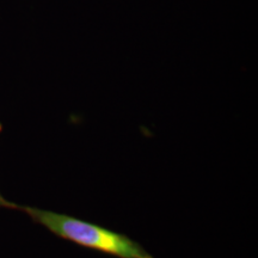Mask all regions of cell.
<instances>
[{"label": "cell", "instance_id": "1", "mask_svg": "<svg viewBox=\"0 0 258 258\" xmlns=\"http://www.w3.org/2000/svg\"><path fill=\"white\" fill-rule=\"evenodd\" d=\"M15 209L24 212L32 220L46 227L61 239L79 246L117 258H154L148 251L123 233L108 230L92 222L35 207L16 205Z\"/></svg>", "mask_w": 258, "mask_h": 258}, {"label": "cell", "instance_id": "2", "mask_svg": "<svg viewBox=\"0 0 258 258\" xmlns=\"http://www.w3.org/2000/svg\"><path fill=\"white\" fill-rule=\"evenodd\" d=\"M0 133H2V124H0ZM15 207H16V203L8 201V200L3 198V195H2V194H0V208H11V209H15Z\"/></svg>", "mask_w": 258, "mask_h": 258}]
</instances>
